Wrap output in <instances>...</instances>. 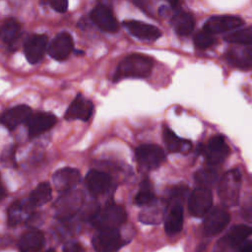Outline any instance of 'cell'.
Wrapping results in <instances>:
<instances>
[{
    "mask_svg": "<svg viewBox=\"0 0 252 252\" xmlns=\"http://www.w3.org/2000/svg\"><path fill=\"white\" fill-rule=\"evenodd\" d=\"M21 33V24L16 19L9 18L3 22L1 27V38L3 43H5L11 50L15 49Z\"/></svg>",
    "mask_w": 252,
    "mask_h": 252,
    "instance_id": "d4e9b609",
    "label": "cell"
},
{
    "mask_svg": "<svg viewBox=\"0 0 252 252\" xmlns=\"http://www.w3.org/2000/svg\"><path fill=\"white\" fill-rule=\"evenodd\" d=\"M44 244L43 233L38 229H29L19 239L20 252H38Z\"/></svg>",
    "mask_w": 252,
    "mask_h": 252,
    "instance_id": "cb8c5ba5",
    "label": "cell"
},
{
    "mask_svg": "<svg viewBox=\"0 0 252 252\" xmlns=\"http://www.w3.org/2000/svg\"><path fill=\"white\" fill-rule=\"evenodd\" d=\"M93 247L95 252H116L125 243L119 229H102L94 235Z\"/></svg>",
    "mask_w": 252,
    "mask_h": 252,
    "instance_id": "52a82bcc",
    "label": "cell"
},
{
    "mask_svg": "<svg viewBox=\"0 0 252 252\" xmlns=\"http://www.w3.org/2000/svg\"><path fill=\"white\" fill-rule=\"evenodd\" d=\"M94 112V104L91 100L85 98L81 94H78L70 103L65 112L66 120H82L88 121Z\"/></svg>",
    "mask_w": 252,
    "mask_h": 252,
    "instance_id": "2e32d148",
    "label": "cell"
},
{
    "mask_svg": "<svg viewBox=\"0 0 252 252\" xmlns=\"http://www.w3.org/2000/svg\"><path fill=\"white\" fill-rule=\"evenodd\" d=\"M63 252H86L84 247L78 242H68L63 247Z\"/></svg>",
    "mask_w": 252,
    "mask_h": 252,
    "instance_id": "e575fe53",
    "label": "cell"
},
{
    "mask_svg": "<svg viewBox=\"0 0 252 252\" xmlns=\"http://www.w3.org/2000/svg\"><path fill=\"white\" fill-rule=\"evenodd\" d=\"M224 40L230 43H237L242 45L252 44V27L233 32L225 35Z\"/></svg>",
    "mask_w": 252,
    "mask_h": 252,
    "instance_id": "4dcf8cb0",
    "label": "cell"
},
{
    "mask_svg": "<svg viewBox=\"0 0 252 252\" xmlns=\"http://www.w3.org/2000/svg\"><path fill=\"white\" fill-rule=\"evenodd\" d=\"M41 5H49L58 13H65L68 9V0H40Z\"/></svg>",
    "mask_w": 252,
    "mask_h": 252,
    "instance_id": "836d02e7",
    "label": "cell"
},
{
    "mask_svg": "<svg viewBox=\"0 0 252 252\" xmlns=\"http://www.w3.org/2000/svg\"><path fill=\"white\" fill-rule=\"evenodd\" d=\"M252 234V226L246 224H237L228 230V232L218 242L216 252H234L240 249L246 238Z\"/></svg>",
    "mask_w": 252,
    "mask_h": 252,
    "instance_id": "5b68a950",
    "label": "cell"
},
{
    "mask_svg": "<svg viewBox=\"0 0 252 252\" xmlns=\"http://www.w3.org/2000/svg\"><path fill=\"white\" fill-rule=\"evenodd\" d=\"M127 219L126 211L120 205L110 203L95 212L92 218L93 225L98 230L117 229Z\"/></svg>",
    "mask_w": 252,
    "mask_h": 252,
    "instance_id": "7a4b0ae2",
    "label": "cell"
},
{
    "mask_svg": "<svg viewBox=\"0 0 252 252\" xmlns=\"http://www.w3.org/2000/svg\"><path fill=\"white\" fill-rule=\"evenodd\" d=\"M213 204L212 192L209 188L198 187L192 191L188 200V210L193 217L202 218L210 211Z\"/></svg>",
    "mask_w": 252,
    "mask_h": 252,
    "instance_id": "ba28073f",
    "label": "cell"
},
{
    "mask_svg": "<svg viewBox=\"0 0 252 252\" xmlns=\"http://www.w3.org/2000/svg\"><path fill=\"white\" fill-rule=\"evenodd\" d=\"M218 173L213 168H202L195 173V181L199 187L209 188L217 181Z\"/></svg>",
    "mask_w": 252,
    "mask_h": 252,
    "instance_id": "1f68e13d",
    "label": "cell"
},
{
    "mask_svg": "<svg viewBox=\"0 0 252 252\" xmlns=\"http://www.w3.org/2000/svg\"><path fill=\"white\" fill-rule=\"evenodd\" d=\"M123 26L131 34L140 39L157 40L161 36V32L157 27L136 20L124 21Z\"/></svg>",
    "mask_w": 252,
    "mask_h": 252,
    "instance_id": "d6986e66",
    "label": "cell"
},
{
    "mask_svg": "<svg viewBox=\"0 0 252 252\" xmlns=\"http://www.w3.org/2000/svg\"><path fill=\"white\" fill-rule=\"evenodd\" d=\"M226 60L236 68L252 69V46L242 45L230 48L226 53Z\"/></svg>",
    "mask_w": 252,
    "mask_h": 252,
    "instance_id": "7402d4cb",
    "label": "cell"
},
{
    "mask_svg": "<svg viewBox=\"0 0 252 252\" xmlns=\"http://www.w3.org/2000/svg\"><path fill=\"white\" fill-rule=\"evenodd\" d=\"M48 36L46 34L34 33L30 35L24 43V53L31 64L37 63L46 52Z\"/></svg>",
    "mask_w": 252,
    "mask_h": 252,
    "instance_id": "7c38bea8",
    "label": "cell"
},
{
    "mask_svg": "<svg viewBox=\"0 0 252 252\" xmlns=\"http://www.w3.org/2000/svg\"><path fill=\"white\" fill-rule=\"evenodd\" d=\"M183 226V208L182 203L168 202L165 217L164 229L165 232L171 236L177 234Z\"/></svg>",
    "mask_w": 252,
    "mask_h": 252,
    "instance_id": "ac0fdd59",
    "label": "cell"
},
{
    "mask_svg": "<svg viewBox=\"0 0 252 252\" xmlns=\"http://www.w3.org/2000/svg\"><path fill=\"white\" fill-rule=\"evenodd\" d=\"M85 183L93 195H101L108 191L111 185V178L103 171L92 169L87 173Z\"/></svg>",
    "mask_w": 252,
    "mask_h": 252,
    "instance_id": "ffe728a7",
    "label": "cell"
},
{
    "mask_svg": "<svg viewBox=\"0 0 252 252\" xmlns=\"http://www.w3.org/2000/svg\"><path fill=\"white\" fill-rule=\"evenodd\" d=\"M57 123V118L48 112H36L31 115L26 125L28 127L29 138L33 139L42 133L50 130Z\"/></svg>",
    "mask_w": 252,
    "mask_h": 252,
    "instance_id": "5bb4252c",
    "label": "cell"
},
{
    "mask_svg": "<svg viewBox=\"0 0 252 252\" xmlns=\"http://www.w3.org/2000/svg\"><path fill=\"white\" fill-rule=\"evenodd\" d=\"M51 196H52V191L49 183L41 182L30 194L29 202L33 207L42 206L50 201Z\"/></svg>",
    "mask_w": 252,
    "mask_h": 252,
    "instance_id": "83f0119b",
    "label": "cell"
},
{
    "mask_svg": "<svg viewBox=\"0 0 252 252\" xmlns=\"http://www.w3.org/2000/svg\"><path fill=\"white\" fill-rule=\"evenodd\" d=\"M238 252H252V241L251 240H248V241H245Z\"/></svg>",
    "mask_w": 252,
    "mask_h": 252,
    "instance_id": "8d00e7d4",
    "label": "cell"
},
{
    "mask_svg": "<svg viewBox=\"0 0 252 252\" xmlns=\"http://www.w3.org/2000/svg\"><path fill=\"white\" fill-rule=\"evenodd\" d=\"M243 24L244 21L236 16H214L208 19L203 30L215 34L234 30L241 27Z\"/></svg>",
    "mask_w": 252,
    "mask_h": 252,
    "instance_id": "9a60e30c",
    "label": "cell"
},
{
    "mask_svg": "<svg viewBox=\"0 0 252 252\" xmlns=\"http://www.w3.org/2000/svg\"><path fill=\"white\" fill-rule=\"evenodd\" d=\"M82 204L83 195L81 191L71 189L63 192V194L54 203L57 218L65 220L73 217L80 210Z\"/></svg>",
    "mask_w": 252,
    "mask_h": 252,
    "instance_id": "8992f818",
    "label": "cell"
},
{
    "mask_svg": "<svg viewBox=\"0 0 252 252\" xmlns=\"http://www.w3.org/2000/svg\"><path fill=\"white\" fill-rule=\"evenodd\" d=\"M166 1L170 4V6L172 8H175L177 6V3H178V0H166Z\"/></svg>",
    "mask_w": 252,
    "mask_h": 252,
    "instance_id": "74e56055",
    "label": "cell"
},
{
    "mask_svg": "<svg viewBox=\"0 0 252 252\" xmlns=\"http://www.w3.org/2000/svg\"><path fill=\"white\" fill-rule=\"evenodd\" d=\"M165 206L160 202L156 200L152 204L146 206V209L139 215V220L147 224L159 223L165 217Z\"/></svg>",
    "mask_w": 252,
    "mask_h": 252,
    "instance_id": "4316f807",
    "label": "cell"
},
{
    "mask_svg": "<svg viewBox=\"0 0 252 252\" xmlns=\"http://www.w3.org/2000/svg\"><path fill=\"white\" fill-rule=\"evenodd\" d=\"M206 160L213 165L221 163L229 155V147L220 135L212 137L209 142L200 147Z\"/></svg>",
    "mask_w": 252,
    "mask_h": 252,
    "instance_id": "9c48e42d",
    "label": "cell"
},
{
    "mask_svg": "<svg viewBox=\"0 0 252 252\" xmlns=\"http://www.w3.org/2000/svg\"><path fill=\"white\" fill-rule=\"evenodd\" d=\"M162 138L165 147L169 153L188 154L192 149V143L189 140L179 138L169 127L163 126Z\"/></svg>",
    "mask_w": 252,
    "mask_h": 252,
    "instance_id": "603a6c76",
    "label": "cell"
},
{
    "mask_svg": "<svg viewBox=\"0 0 252 252\" xmlns=\"http://www.w3.org/2000/svg\"><path fill=\"white\" fill-rule=\"evenodd\" d=\"M54 187L58 191L66 192L71 190L80 181V171L72 167L60 168L52 176Z\"/></svg>",
    "mask_w": 252,
    "mask_h": 252,
    "instance_id": "44dd1931",
    "label": "cell"
},
{
    "mask_svg": "<svg viewBox=\"0 0 252 252\" xmlns=\"http://www.w3.org/2000/svg\"><path fill=\"white\" fill-rule=\"evenodd\" d=\"M171 23L175 32L181 36L189 35L195 28L194 16L185 11H178L175 13L171 19Z\"/></svg>",
    "mask_w": 252,
    "mask_h": 252,
    "instance_id": "484cf974",
    "label": "cell"
},
{
    "mask_svg": "<svg viewBox=\"0 0 252 252\" xmlns=\"http://www.w3.org/2000/svg\"><path fill=\"white\" fill-rule=\"evenodd\" d=\"M230 220L229 214L222 208L217 207L211 210L206 216L203 222L204 232L207 235H216L222 231Z\"/></svg>",
    "mask_w": 252,
    "mask_h": 252,
    "instance_id": "8fae6325",
    "label": "cell"
},
{
    "mask_svg": "<svg viewBox=\"0 0 252 252\" xmlns=\"http://www.w3.org/2000/svg\"><path fill=\"white\" fill-rule=\"evenodd\" d=\"M44 252H55V250L54 249H48V250H46Z\"/></svg>",
    "mask_w": 252,
    "mask_h": 252,
    "instance_id": "f35d334b",
    "label": "cell"
},
{
    "mask_svg": "<svg viewBox=\"0 0 252 252\" xmlns=\"http://www.w3.org/2000/svg\"><path fill=\"white\" fill-rule=\"evenodd\" d=\"M242 213H243V218L247 221L252 223V200L244 205Z\"/></svg>",
    "mask_w": 252,
    "mask_h": 252,
    "instance_id": "d590c367",
    "label": "cell"
},
{
    "mask_svg": "<svg viewBox=\"0 0 252 252\" xmlns=\"http://www.w3.org/2000/svg\"><path fill=\"white\" fill-rule=\"evenodd\" d=\"M32 114V111L30 106L26 104H19L6 110L3 113L1 117V123L9 131H13L20 124L27 123Z\"/></svg>",
    "mask_w": 252,
    "mask_h": 252,
    "instance_id": "e0dca14e",
    "label": "cell"
},
{
    "mask_svg": "<svg viewBox=\"0 0 252 252\" xmlns=\"http://www.w3.org/2000/svg\"><path fill=\"white\" fill-rule=\"evenodd\" d=\"M135 158L140 167L146 170H153L164 161L165 153L158 145L145 144L136 149Z\"/></svg>",
    "mask_w": 252,
    "mask_h": 252,
    "instance_id": "277c9868",
    "label": "cell"
},
{
    "mask_svg": "<svg viewBox=\"0 0 252 252\" xmlns=\"http://www.w3.org/2000/svg\"><path fill=\"white\" fill-rule=\"evenodd\" d=\"M193 41H194L195 46L198 47L199 49H206L215 44L216 37L214 36L213 33L207 32L205 30H202L194 35Z\"/></svg>",
    "mask_w": 252,
    "mask_h": 252,
    "instance_id": "d6a6232c",
    "label": "cell"
},
{
    "mask_svg": "<svg viewBox=\"0 0 252 252\" xmlns=\"http://www.w3.org/2000/svg\"><path fill=\"white\" fill-rule=\"evenodd\" d=\"M153 66L154 60L152 57L141 53L130 54L122 59L118 64L114 73L113 82H118L128 78H147L152 73Z\"/></svg>",
    "mask_w": 252,
    "mask_h": 252,
    "instance_id": "6da1fadb",
    "label": "cell"
},
{
    "mask_svg": "<svg viewBox=\"0 0 252 252\" xmlns=\"http://www.w3.org/2000/svg\"><path fill=\"white\" fill-rule=\"evenodd\" d=\"M241 187V173L237 168L230 169L223 174L219 183L218 194L225 206H235L239 200Z\"/></svg>",
    "mask_w": 252,
    "mask_h": 252,
    "instance_id": "3957f363",
    "label": "cell"
},
{
    "mask_svg": "<svg viewBox=\"0 0 252 252\" xmlns=\"http://www.w3.org/2000/svg\"><path fill=\"white\" fill-rule=\"evenodd\" d=\"M72 35L67 32H59L49 43L47 53L57 61L66 60L73 51Z\"/></svg>",
    "mask_w": 252,
    "mask_h": 252,
    "instance_id": "4fadbf2b",
    "label": "cell"
},
{
    "mask_svg": "<svg viewBox=\"0 0 252 252\" xmlns=\"http://www.w3.org/2000/svg\"><path fill=\"white\" fill-rule=\"evenodd\" d=\"M28 205H30V202ZM28 205L21 201H14L11 203L7 210V222L9 225H17L24 220L25 215L30 212Z\"/></svg>",
    "mask_w": 252,
    "mask_h": 252,
    "instance_id": "f1b7e54d",
    "label": "cell"
},
{
    "mask_svg": "<svg viewBox=\"0 0 252 252\" xmlns=\"http://www.w3.org/2000/svg\"><path fill=\"white\" fill-rule=\"evenodd\" d=\"M157 199L155 197V193L151 187V182L146 179L141 183L140 190L135 195L134 203L137 206H148L155 202Z\"/></svg>",
    "mask_w": 252,
    "mask_h": 252,
    "instance_id": "f546056e",
    "label": "cell"
},
{
    "mask_svg": "<svg viewBox=\"0 0 252 252\" xmlns=\"http://www.w3.org/2000/svg\"><path fill=\"white\" fill-rule=\"evenodd\" d=\"M90 18L92 22L103 32L113 33L119 30V24L113 12L108 6L104 4L96 5L92 10Z\"/></svg>",
    "mask_w": 252,
    "mask_h": 252,
    "instance_id": "30bf717a",
    "label": "cell"
}]
</instances>
